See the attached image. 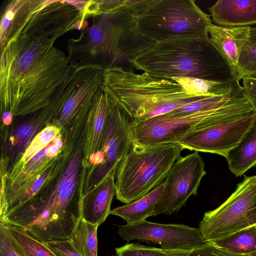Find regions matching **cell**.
Masks as SVG:
<instances>
[{"label": "cell", "instance_id": "cell-1", "mask_svg": "<svg viewBox=\"0 0 256 256\" xmlns=\"http://www.w3.org/2000/svg\"><path fill=\"white\" fill-rule=\"evenodd\" d=\"M54 42L20 36L0 49L1 114L34 112L68 84L75 68Z\"/></svg>", "mask_w": 256, "mask_h": 256}, {"label": "cell", "instance_id": "cell-2", "mask_svg": "<svg viewBox=\"0 0 256 256\" xmlns=\"http://www.w3.org/2000/svg\"><path fill=\"white\" fill-rule=\"evenodd\" d=\"M137 2L118 11L92 16L91 26L82 30L78 38L68 40V57L74 68L106 70L125 68L126 64L128 67L131 60L156 43L137 28L132 11Z\"/></svg>", "mask_w": 256, "mask_h": 256}, {"label": "cell", "instance_id": "cell-3", "mask_svg": "<svg viewBox=\"0 0 256 256\" xmlns=\"http://www.w3.org/2000/svg\"><path fill=\"white\" fill-rule=\"evenodd\" d=\"M82 153L74 154L62 176L46 196L30 200L0 216V222L19 227L42 242L70 240L81 218L78 176Z\"/></svg>", "mask_w": 256, "mask_h": 256}, {"label": "cell", "instance_id": "cell-4", "mask_svg": "<svg viewBox=\"0 0 256 256\" xmlns=\"http://www.w3.org/2000/svg\"><path fill=\"white\" fill-rule=\"evenodd\" d=\"M104 88L131 122L166 114L206 97L188 94L171 78L136 74L124 67L105 70Z\"/></svg>", "mask_w": 256, "mask_h": 256}, {"label": "cell", "instance_id": "cell-5", "mask_svg": "<svg viewBox=\"0 0 256 256\" xmlns=\"http://www.w3.org/2000/svg\"><path fill=\"white\" fill-rule=\"evenodd\" d=\"M130 64L138 70L160 77L238 82L208 38H180L158 42Z\"/></svg>", "mask_w": 256, "mask_h": 256}, {"label": "cell", "instance_id": "cell-6", "mask_svg": "<svg viewBox=\"0 0 256 256\" xmlns=\"http://www.w3.org/2000/svg\"><path fill=\"white\" fill-rule=\"evenodd\" d=\"M86 20L70 0H9L1 14L0 48L20 36L54 42L70 30L86 28Z\"/></svg>", "mask_w": 256, "mask_h": 256}, {"label": "cell", "instance_id": "cell-7", "mask_svg": "<svg viewBox=\"0 0 256 256\" xmlns=\"http://www.w3.org/2000/svg\"><path fill=\"white\" fill-rule=\"evenodd\" d=\"M184 148L179 143L132 146L115 175V195L128 204L150 192L163 182Z\"/></svg>", "mask_w": 256, "mask_h": 256}, {"label": "cell", "instance_id": "cell-8", "mask_svg": "<svg viewBox=\"0 0 256 256\" xmlns=\"http://www.w3.org/2000/svg\"><path fill=\"white\" fill-rule=\"evenodd\" d=\"M139 32L156 42L180 38H208L212 24L194 0H140L132 8Z\"/></svg>", "mask_w": 256, "mask_h": 256}, {"label": "cell", "instance_id": "cell-9", "mask_svg": "<svg viewBox=\"0 0 256 256\" xmlns=\"http://www.w3.org/2000/svg\"><path fill=\"white\" fill-rule=\"evenodd\" d=\"M256 113L243 92L215 108L197 129L188 132L178 143L185 149L227 156L250 128Z\"/></svg>", "mask_w": 256, "mask_h": 256}, {"label": "cell", "instance_id": "cell-10", "mask_svg": "<svg viewBox=\"0 0 256 256\" xmlns=\"http://www.w3.org/2000/svg\"><path fill=\"white\" fill-rule=\"evenodd\" d=\"M256 226V175L245 176L216 208L205 212L199 229L208 242Z\"/></svg>", "mask_w": 256, "mask_h": 256}, {"label": "cell", "instance_id": "cell-11", "mask_svg": "<svg viewBox=\"0 0 256 256\" xmlns=\"http://www.w3.org/2000/svg\"><path fill=\"white\" fill-rule=\"evenodd\" d=\"M104 92L108 106L106 124L100 150L90 158L85 170L86 182L83 186L82 194L90 190L110 172L116 171L132 144L130 120L109 94L104 90Z\"/></svg>", "mask_w": 256, "mask_h": 256}, {"label": "cell", "instance_id": "cell-12", "mask_svg": "<svg viewBox=\"0 0 256 256\" xmlns=\"http://www.w3.org/2000/svg\"><path fill=\"white\" fill-rule=\"evenodd\" d=\"M67 138L62 128L46 147L28 162L7 171L4 188L0 190V216L18 206L35 180L58 160L66 148Z\"/></svg>", "mask_w": 256, "mask_h": 256}, {"label": "cell", "instance_id": "cell-13", "mask_svg": "<svg viewBox=\"0 0 256 256\" xmlns=\"http://www.w3.org/2000/svg\"><path fill=\"white\" fill-rule=\"evenodd\" d=\"M206 174L204 160L198 152L179 158L164 180V188L153 216L170 215L179 210L190 196L196 194Z\"/></svg>", "mask_w": 256, "mask_h": 256}, {"label": "cell", "instance_id": "cell-14", "mask_svg": "<svg viewBox=\"0 0 256 256\" xmlns=\"http://www.w3.org/2000/svg\"><path fill=\"white\" fill-rule=\"evenodd\" d=\"M118 227V234L128 242L132 240L151 242L160 245L164 250H188L208 243L199 228L184 224H162L145 220Z\"/></svg>", "mask_w": 256, "mask_h": 256}, {"label": "cell", "instance_id": "cell-15", "mask_svg": "<svg viewBox=\"0 0 256 256\" xmlns=\"http://www.w3.org/2000/svg\"><path fill=\"white\" fill-rule=\"evenodd\" d=\"M216 107L183 116L166 114L138 122H130L132 142L140 145L178 143L184 135L196 129Z\"/></svg>", "mask_w": 256, "mask_h": 256}, {"label": "cell", "instance_id": "cell-16", "mask_svg": "<svg viewBox=\"0 0 256 256\" xmlns=\"http://www.w3.org/2000/svg\"><path fill=\"white\" fill-rule=\"evenodd\" d=\"M116 173L112 170L82 195L81 218L86 222L98 226L110 214L115 194Z\"/></svg>", "mask_w": 256, "mask_h": 256}, {"label": "cell", "instance_id": "cell-17", "mask_svg": "<svg viewBox=\"0 0 256 256\" xmlns=\"http://www.w3.org/2000/svg\"><path fill=\"white\" fill-rule=\"evenodd\" d=\"M250 27L230 28L212 24L208 29L210 41L226 60L234 78L239 82V60L248 40Z\"/></svg>", "mask_w": 256, "mask_h": 256}, {"label": "cell", "instance_id": "cell-18", "mask_svg": "<svg viewBox=\"0 0 256 256\" xmlns=\"http://www.w3.org/2000/svg\"><path fill=\"white\" fill-rule=\"evenodd\" d=\"M208 10L218 26L234 28L256 24V0H219Z\"/></svg>", "mask_w": 256, "mask_h": 256}, {"label": "cell", "instance_id": "cell-19", "mask_svg": "<svg viewBox=\"0 0 256 256\" xmlns=\"http://www.w3.org/2000/svg\"><path fill=\"white\" fill-rule=\"evenodd\" d=\"M107 114V99L104 90L86 122L81 162L83 170H86L90 158L100 150Z\"/></svg>", "mask_w": 256, "mask_h": 256}, {"label": "cell", "instance_id": "cell-20", "mask_svg": "<svg viewBox=\"0 0 256 256\" xmlns=\"http://www.w3.org/2000/svg\"><path fill=\"white\" fill-rule=\"evenodd\" d=\"M164 188V181L142 198L112 210L110 214L124 219L126 224H133L145 220L146 218L153 216Z\"/></svg>", "mask_w": 256, "mask_h": 256}, {"label": "cell", "instance_id": "cell-21", "mask_svg": "<svg viewBox=\"0 0 256 256\" xmlns=\"http://www.w3.org/2000/svg\"><path fill=\"white\" fill-rule=\"evenodd\" d=\"M226 158L230 170L236 176L256 166V119L240 143Z\"/></svg>", "mask_w": 256, "mask_h": 256}, {"label": "cell", "instance_id": "cell-22", "mask_svg": "<svg viewBox=\"0 0 256 256\" xmlns=\"http://www.w3.org/2000/svg\"><path fill=\"white\" fill-rule=\"evenodd\" d=\"M175 80L189 94L200 96H222L242 88L238 82H218L192 77H174Z\"/></svg>", "mask_w": 256, "mask_h": 256}, {"label": "cell", "instance_id": "cell-23", "mask_svg": "<svg viewBox=\"0 0 256 256\" xmlns=\"http://www.w3.org/2000/svg\"><path fill=\"white\" fill-rule=\"evenodd\" d=\"M210 243L236 254L256 256V226Z\"/></svg>", "mask_w": 256, "mask_h": 256}, {"label": "cell", "instance_id": "cell-24", "mask_svg": "<svg viewBox=\"0 0 256 256\" xmlns=\"http://www.w3.org/2000/svg\"><path fill=\"white\" fill-rule=\"evenodd\" d=\"M98 228L81 218L73 231L70 241L82 256H98Z\"/></svg>", "mask_w": 256, "mask_h": 256}, {"label": "cell", "instance_id": "cell-25", "mask_svg": "<svg viewBox=\"0 0 256 256\" xmlns=\"http://www.w3.org/2000/svg\"><path fill=\"white\" fill-rule=\"evenodd\" d=\"M4 224L14 243L26 256H56L43 242L22 228L9 224Z\"/></svg>", "mask_w": 256, "mask_h": 256}, {"label": "cell", "instance_id": "cell-26", "mask_svg": "<svg viewBox=\"0 0 256 256\" xmlns=\"http://www.w3.org/2000/svg\"><path fill=\"white\" fill-rule=\"evenodd\" d=\"M62 128L51 123L46 126L32 139L24 152L14 162L13 166H21L38 152L46 147L62 132Z\"/></svg>", "mask_w": 256, "mask_h": 256}, {"label": "cell", "instance_id": "cell-27", "mask_svg": "<svg viewBox=\"0 0 256 256\" xmlns=\"http://www.w3.org/2000/svg\"><path fill=\"white\" fill-rule=\"evenodd\" d=\"M238 80L256 77V27H250L248 40L242 48L238 63Z\"/></svg>", "mask_w": 256, "mask_h": 256}, {"label": "cell", "instance_id": "cell-28", "mask_svg": "<svg viewBox=\"0 0 256 256\" xmlns=\"http://www.w3.org/2000/svg\"><path fill=\"white\" fill-rule=\"evenodd\" d=\"M164 250L169 256H250L232 253L210 242L191 250Z\"/></svg>", "mask_w": 256, "mask_h": 256}, {"label": "cell", "instance_id": "cell-29", "mask_svg": "<svg viewBox=\"0 0 256 256\" xmlns=\"http://www.w3.org/2000/svg\"><path fill=\"white\" fill-rule=\"evenodd\" d=\"M115 256H169L161 248L149 246L138 243L127 244L116 248Z\"/></svg>", "mask_w": 256, "mask_h": 256}, {"label": "cell", "instance_id": "cell-30", "mask_svg": "<svg viewBox=\"0 0 256 256\" xmlns=\"http://www.w3.org/2000/svg\"><path fill=\"white\" fill-rule=\"evenodd\" d=\"M0 256H26L14 243L4 225L0 222Z\"/></svg>", "mask_w": 256, "mask_h": 256}, {"label": "cell", "instance_id": "cell-31", "mask_svg": "<svg viewBox=\"0 0 256 256\" xmlns=\"http://www.w3.org/2000/svg\"><path fill=\"white\" fill-rule=\"evenodd\" d=\"M56 256H82L68 240L43 242Z\"/></svg>", "mask_w": 256, "mask_h": 256}, {"label": "cell", "instance_id": "cell-32", "mask_svg": "<svg viewBox=\"0 0 256 256\" xmlns=\"http://www.w3.org/2000/svg\"><path fill=\"white\" fill-rule=\"evenodd\" d=\"M242 80L243 95L256 113V77L246 76Z\"/></svg>", "mask_w": 256, "mask_h": 256}]
</instances>
